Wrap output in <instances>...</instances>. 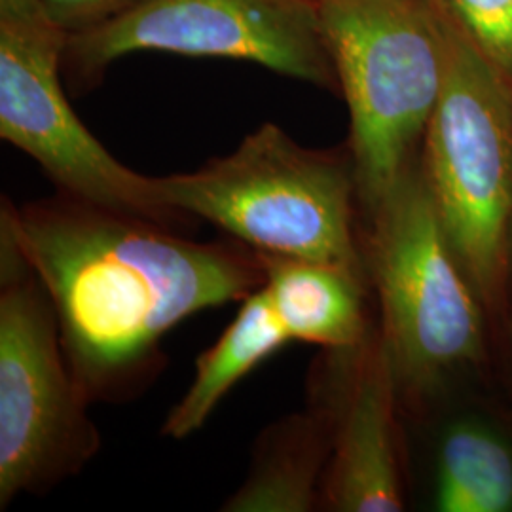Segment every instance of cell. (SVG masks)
Returning <instances> with one entry per match:
<instances>
[{"label": "cell", "instance_id": "cell-1", "mask_svg": "<svg viewBox=\"0 0 512 512\" xmlns=\"http://www.w3.org/2000/svg\"><path fill=\"white\" fill-rule=\"evenodd\" d=\"M0 226L44 285L74 378L95 401L128 399L162 368V340L198 311L243 302L264 281L243 243H198L175 228L59 194L2 202Z\"/></svg>", "mask_w": 512, "mask_h": 512}, {"label": "cell", "instance_id": "cell-2", "mask_svg": "<svg viewBox=\"0 0 512 512\" xmlns=\"http://www.w3.org/2000/svg\"><path fill=\"white\" fill-rule=\"evenodd\" d=\"M378 327L406 412L494 376V323L444 234L420 162L361 215Z\"/></svg>", "mask_w": 512, "mask_h": 512}, {"label": "cell", "instance_id": "cell-3", "mask_svg": "<svg viewBox=\"0 0 512 512\" xmlns=\"http://www.w3.org/2000/svg\"><path fill=\"white\" fill-rule=\"evenodd\" d=\"M154 183L165 207L213 222L258 255L323 262L368 277L349 150L300 147L268 122L232 154Z\"/></svg>", "mask_w": 512, "mask_h": 512}, {"label": "cell", "instance_id": "cell-4", "mask_svg": "<svg viewBox=\"0 0 512 512\" xmlns=\"http://www.w3.org/2000/svg\"><path fill=\"white\" fill-rule=\"evenodd\" d=\"M435 6L446 69L421 145V175L495 332L509 296L512 84L456 19Z\"/></svg>", "mask_w": 512, "mask_h": 512}, {"label": "cell", "instance_id": "cell-5", "mask_svg": "<svg viewBox=\"0 0 512 512\" xmlns=\"http://www.w3.org/2000/svg\"><path fill=\"white\" fill-rule=\"evenodd\" d=\"M351 118L361 215L420 162L446 54L433 0H317Z\"/></svg>", "mask_w": 512, "mask_h": 512}, {"label": "cell", "instance_id": "cell-6", "mask_svg": "<svg viewBox=\"0 0 512 512\" xmlns=\"http://www.w3.org/2000/svg\"><path fill=\"white\" fill-rule=\"evenodd\" d=\"M52 300L0 226V509L52 490L101 448Z\"/></svg>", "mask_w": 512, "mask_h": 512}, {"label": "cell", "instance_id": "cell-7", "mask_svg": "<svg viewBox=\"0 0 512 512\" xmlns=\"http://www.w3.org/2000/svg\"><path fill=\"white\" fill-rule=\"evenodd\" d=\"M135 52L253 61L294 80L340 90L317 0H147L118 19L67 37L61 67L84 86Z\"/></svg>", "mask_w": 512, "mask_h": 512}, {"label": "cell", "instance_id": "cell-8", "mask_svg": "<svg viewBox=\"0 0 512 512\" xmlns=\"http://www.w3.org/2000/svg\"><path fill=\"white\" fill-rule=\"evenodd\" d=\"M65 42L52 21L0 19V137L31 156L59 194L169 228L183 224L158 198L154 177L118 162L76 116L59 78Z\"/></svg>", "mask_w": 512, "mask_h": 512}, {"label": "cell", "instance_id": "cell-9", "mask_svg": "<svg viewBox=\"0 0 512 512\" xmlns=\"http://www.w3.org/2000/svg\"><path fill=\"white\" fill-rule=\"evenodd\" d=\"M310 389L330 427L321 511H406L403 414L378 319L357 346L325 349L313 366Z\"/></svg>", "mask_w": 512, "mask_h": 512}, {"label": "cell", "instance_id": "cell-10", "mask_svg": "<svg viewBox=\"0 0 512 512\" xmlns=\"http://www.w3.org/2000/svg\"><path fill=\"white\" fill-rule=\"evenodd\" d=\"M401 414L410 497L431 512H512V399L495 376Z\"/></svg>", "mask_w": 512, "mask_h": 512}, {"label": "cell", "instance_id": "cell-11", "mask_svg": "<svg viewBox=\"0 0 512 512\" xmlns=\"http://www.w3.org/2000/svg\"><path fill=\"white\" fill-rule=\"evenodd\" d=\"M262 256L264 291L291 340L323 349L349 348L376 327L365 275L323 262Z\"/></svg>", "mask_w": 512, "mask_h": 512}, {"label": "cell", "instance_id": "cell-12", "mask_svg": "<svg viewBox=\"0 0 512 512\" xmlns=\"http://www.w3.org/2000/svg\"><path fill=\"white\" fill-rule=\"evenodd\" d=\"M330 459V427L325 410H308L275 421L255 444L251 471L226 512L321 511V488Z\"/></svg>", "mask_w": 512, "mask_h": 512}, {"label": "cell", "instance_id": "cell-13", "mask_svg": "<svg viewBox=\"0 0 512 512\" xmlns=\"http://www.w3.org/2000/svg\"><path fill=\"white\" fill-rule=\"evenodd\" d=\"M289 342L264 287L249 294L230 327L198 357L196 376L165 418L162 435L183 440L200 431L232 387Z\"/></svg>", "mask_w": 512, "mask_h": 512}, {"label": "cell", "instance_id": "cell-14", "mask_svg": "<svg viewBox=\"0 0 512 512\" xmlns=\"http://www.w3.org/2000/svg\"><path fill=\"white\" fill-rule=\"evenodd\" d=\"M512 84V0H435Z\"/></svg>", "mask_w": 512, "mask_h": 512}, {"label": "cell", "instance_id": "cell-15", "mask_svg": "<svg viewBox=\"0 0 512 512\" xmlns=\"http://www.w3.org/2000/svg\"><path fill=\"white\" fill-rule=\"evenodd\" d=\"M48 19L67 37L118 19L147 0H40Z\"/></svg>", "mask_w": 512, "mask_h": 512}, {"label": "cell", "instance_id": "cell-16", "mask_svg": "<svg viewBox=\"0 0 512 512\" xmlns=\"http://www.w3.org/2000/svg\"><path fill=\"white\" fill-rule=\"evenodd\" d=\"M494 376L512 399V293L495 327Z\"/></svg>", "mask_w": 512, "mask_h": 512}, {"label": "cell", "instance_id": "cell-17", "mask_svg": "<svg viewBox=\"0 0 512 512\" xmlns=\"http://www.w3.org/2000/svg\"><path fill=\"white\" fill-rule=\"evenodd\" d=\"M2 21H50L40 0H0Z\"/></svg>", "mask_w": 512, "mask_h": 512}, {"label": "cell", "instance_id": "cell-18", "mask_svg": "<svg viewBox=\"0 0 512 512\" xmlns=\"http://www.w3.org/2000/svg\"><path fill=\"white\" fill-rule=\"evenodd\" d=\"M512 293V232H511V247H509V296ZM507 296V300H509Z\"/></svg>", "mask_w": 512, "mask_h": 512}]
</instances>
